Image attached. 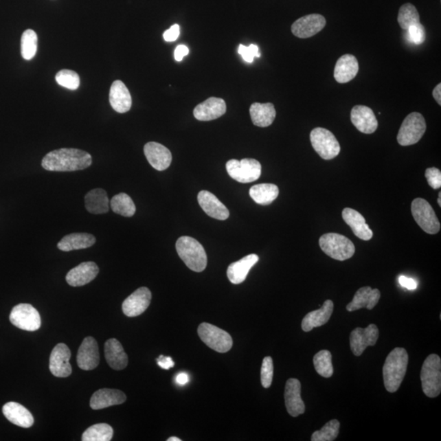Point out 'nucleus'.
I'll return each mask as SVG.
<instances>
[{
  "mask_svg": "<svg viewBox=\"0 0 441 441\" xmlns=\"http://www.w3.org/2000/svg\"><path fill=\"white\" fill-rule=\"evenodd\" d=\"M90 154L75 148H62L47 153L42 161V167L47 171L73 172L84 170L92 164Z\"/></svg>",
  "mask_w": 441,
  "mask_h": 441,
  "instance_id": "obj_1",
  "label": "nucleus"
},
{
  "mask_svg": "<svg viewBox=\"0 0 441 441\" xmlns=\"http://www.w3.org/2000/svg\"><path fill=\"white\" fill-rule=\"evenodd\" d=\"M409 354L405 348H396L389 353L383 365L384 386L388 392L394 393L405 378Z\"/></svg>",
  "mask_w": 441,
  "mask_h": 441,
  "instance_id": "obj_2",
  "label": "nucleus"
},
{
  "mask_svg": "<svg viewBox=\"0 0 441 441\" xmlns=\"http://www.w3.org/2000/svg\"><path fill=\"white\" fill-rule=\"evenodd\" d=\"M176 249L180 258L190 269L196 272L205 271L207 254L200 242L190 236H181L177 240Z\"/></svg>",
  "mask_w": 441,
  "mask_h": 441,
  "instance_id": "obj_3",
  "label": "nucleus"
},
{
  "mask_svg": "<svg viewBox=\"0 0 441 441\" xmlns=\"http://www.w3.org/2000/svg\"><path fill=\"white\" fill-rule=\"evenodd\" d=\"M319 244L323 252L335 260H348L356 252L352 242L348 238L337 233L323 235L319 238Z\"/></svg>",
  "mask_w": 441,
  "mask_h": 441,
  "instance_id": "obj_4",
  "label": "nucleus"
},
{
  "mask_svg": "<svg viewBox=\"0 0 441 441\" xmlns=\"http://www.w3.org/2000/svg\"><path fill=\"white\" fill-rule=\"evenodd\" d=\"M422 391L429 398L438 397L441 392V360L438 354H431L423 363L421 370Z\"/></svg>",
  "mask_w": 441,
  "mask_h": 441,
  "instance_id": "obj_5",
  "label": "nucleus"
},
{
  "mask_svg": "<svg viewBox=\"0 0 441 441\" xmlns=\"http://www.w3.org/2000/svg\"><path fill=\"white\" fill-rule=\"evenodd\" d=\"M427 124L425 117L418 112H413L402 123L397 135L400 146H407L418 144L425 135Z\"/></svg>",
  "mask_w": 441,
  "mask_h": 441,
  "instance_id": "obj_6",
  "label": "nucleus"
},
{
  "mask_svg": "<svg viewBox=\"0 0 441 441\" xmlns=\"http://www.w3.org/2000/svg\"><path fill=\"white\" fill-rule=\"evenodd\" d=\"M311 145L317 153L326 161L338 157L341 151L340 144L330 131L315 128L310 134Z\"/></svg>",
  "mask_w": 441,
  "mask_h": 441,
  "instance_id": "obj_7",
  "label": "nucleus"
},
{
  "mask_svg": "<svg viewBox=\"0 0 441 441\" xmlns=\"http://www.w3.org/2000/svg\"><path fill=\"white\" fill-rule=\"evenodd\" d=\"M198 335L203 343L219 353H226L232 348L231 336L222 328L209 323H202L198 328Z\"/></svg>",
  "mask_w": 441,
  "mask_h": 441,
  "instance_id": "obj_8",
  "label": "nucleus"
},
{
  "mask_svg": "<svg viewBox=\"0 0 441 441\" xmlns=\"http://www.w3.org/2000/svg\"><path fill=\"white\" fill-rule=\"evenodd\" d=\"M228 174L241 183H250L257 181L262 174V166L256 159H243L239 161L231 159L226 164Z\"/></svg>",
  "mask_w": 441,
  "mask_h": 441,
  "instance_id": "obj_9",
  "label": "nucleus"
},
{
  "mask_svg": "<svg viewBox=\"0 0 441 441\" xmlns=\"http://www.w3.org/2000/svg\"><path fill=\"white\" fill-rule=\"evenodd\" d=\"M413 217L418 226L427 234L435 235L440 231V223L432 207L425 199L417 198L412 202Z\"/></svg>",
  "mask_w": 441,
  "mask_h": 441,
  "instance_id": "obj_10",
  "label": "nucleus"
},
{
  "mask_svg": "<svg viewBox=\"0 0 441 441\" xmlns=\"http://www.w3.org/2000/svg\"><path fill=\"white\" fill-rule=\"evenodd\" d=\"M10 319L14 326L25 331L34 332L41 326L40 313L33 306L27 304L15 306L11 311Z\"/></svg>",
  "mask_w": 441,
  "mask_h": 441,
  "instance_id": "obj_11",
  "label": "nucleus"
},
{
  "mask_svg": "<svg viewBox=\"0 0 441 441\" xmlns=\"http://www.w3.org/2000/svg\"><path fill=\"white\" fill-rule=\"evenodd\" d=\"M378 337L379 331L376 324H371L365 328H354L350 336V346L354 356L360 357L368 347H373Z\"/></svg>",
  "mask_w": 441,
  "mask_h": 441,
  "instance_id": "obj_12",
  "label": "nucleus"
},
{
  "mask_svg": "<svg viewBox=\"0 0 441 441\" xmlns=\"http://www.w3.org/2000/svg\"><path fill=\"white\" fill-rule=\"evenodd\" d=\"M71 353L66 344L59 343L51 353L49 370L57 378H67L72 373L70 364Z\"/></svg>",
  "mask_w": 441,
  "mask_h": 441,
  "instance_id": "obj_13",
  "label": "nucleus"
},
{
  "mask_svg": "<svg viewBox=\"0 0 441 441\" xmlns=\"http://www.w3.org/2000/svg\"><path fill=\"white\" fill-rule=\"evenodd\" d=\"M326 20L321 14H310L301 17L292 25V33L297 38H308L321 32L326 27Z\"/></svg>",
  "mask_w": 441,
  "mask_h": 441,
  "instance_id": "obj_14",
  "label": "nucleus"
},
{
  "mask_svg": "<svg viewBox=\"0 0 441 441\" xmlns=\"http://www.w3.org/2000/svg\"><path fill=\"white\" fill-rule=\"evenodd\" d=\"M150 301V289L141 287L124 300L122 305L123 313L128 317H138L149 308Z\"/></svg>",
  "mask_w": 441,
  "mask_h": 441,
  "instance_id": "obj_15",
  "label": "nucleus"
},
{
  "mask_svg": "<svg viewBox=\"0 0 441 441\" xmlns=\"http://www.w3.org/2000/svg\"><path fill=\"white\" fill-rule=\"evenodd\" d=\"M301 390V383L298 379L289 378L285 385V406L289 415L293 418L305 413V404L302 399Z\"/></svg>",
  "mask_w": 441,
  "mask_h": 441,
  "instance_id": "obj_16",
  "label": "nucleus"
},
{
  "mask_svg": "<svg viewBox=\"0 0 441 441\" xmlns=\"http://www.w3.org/2000/svg\"><path fill=\"white\" fill-rule=\"evenodd\" d=\"M100 362V354L97 341L87 337L80 345L77 354V364L81 370L89 371L96 369Z\"/></svg>",
  "mask_w": 441,
  "mask_h": 441,
  "instance_id": "obj_17",
  "label": "nucleus"
},
{
  "mask_svg": "<svg viewBox=\"0 0 441 441\" xmlns=\"http://www.w3.org/2000/svg\"><path fill=\"white\" fill-rule=\"evenodd\" d=\"M144 154L150 166L158 171L167 170L172 163L171 151L158 142H150L146 144Z\"/></svg>",
  "mask_w": 441,
  "mask_h": 441,
  "instance_id": "obj_18",
  "label": "nucleus"
},
{
  "mask_svg": "<svg viewBox=\"0 0 441 441\" xmlns=\"http://www.w3.org/2000/svg\"><path fill=\"white\" fill-rule=\"evenodd\" d=\"M351 120L359 131L371 134L377 131L378 120L371 108L365 106H356L352 108Z\"/></svg>",
  "mask_w": 441,
  "mask_h": 441,
  "instance_id": "obj_19",
  "label": "nucleus"
},
{
  "mask_svg": "<svg viewBox=\"0 0 441 441\" xmlns=\"http://www.w3.org/2000/svg\"><path fill=\"white\" fill-rule=\"evenodd\" d=\"M99 268L93 262H82L74 267L67 275V282L72 287H80L87 284L97 278Z\"/></svg>",
  "mask_w": 441,
  "mask_h": 441,
  "instance_id": "obj_20",
  "label": "nucleus"
},
{
  "mask_svg": "<svg viewBox=\"0 0 441 441\" xmlns=\"http://www.w3.org/2000/svg\"><path fill=\"white\" fill-rule=\"evenodd\" d=\"M227 111L226 102L222 98H210L206 101L199 104L194 108V118L200 121H210L218 119Z\"/></svg>",
  "mask_w": 441,
  "mask_h": 441,
  "instance_id": "obj_21",
  "label": "nucleus"
},
{
  "mask_svg": "<svg viewBox=\"0 0 441 441\" xmlns=\"http://www.w3.org/2000/svg\"><path fill=\"white\" fill-rule=\"evenodd\" d=\"M126 400L127 397L123 392L116 389H100L91 398L90 407L94 410L102 409L123 404Z\"/></svg>",
  "mask_w": 441,
  "mask_h": 441,
  "instance_id": "obj_22",
  "label": "nucleus"
},
{
  "mask_svg": "<svg viewBox=\"0 0 441 441\" xmlns=\"http://www.w3.org/2000/svg\"><path fill=\"white\" fill-rule=\"evenodd\" d=\"M198 202L202 210L211 218L224 220L230 216L227 207L210 192L202 191L199 193Z\"/></svg>",
  "mask_w": 441,
  "mask_h": 441,
  "instance_id": "obj_23",
  "label": "nucleus"
},
{
  "mask_svg": "<svg viewBox=\"0 0 441 441\" xmlns=\"http://www.w3.org/2000/svg\"><path fill=\"white\" fill-rule=\"evenodd\" d=\"M110 103L118 113H126L131 109L132 98L126 85L122 81L115 80L110 91Z\"/></svg>",
  "mask_w": 441,
  "mask_h": 441,
  "instance_id": "obj_24",
  "label": "nucleus"
},
{
  "mask_svg": "<svg viewBox=\"0 0 441 441\" xmlns=\"http://www.w3.org/2000/svg\"><path fill=\"white\" fill-rule=\"evenodd\" d=\"M344 222L348 225L354 235L362 240H370L373 238L374 233L363 216L357 210L346 207L343 211Z\"/></svg>",
  "mask_w": 441,
  "mask_h": 441,
  "instance_id": "obj_25",
  "label": "nucleus"
},
{
  "mask_svg": "<svg viewBox=\"0 0 441 441\" xmlns=\"http://www.w3.org/2000/svg\"><path fill=\"white\" fill-rule=\"evenodd\" d=\"M334 302L331 300H326L324 302L321 308L310 311L302 319V328L304 332H310L314 328L321 327L330 321L332 313H334Z\"/></svg>",
  "mask_w": 441,
  "mask_h": 441,
  "instance_id": "obj_26",
  "label": "nucleus"
},
{
  "mask_svg": "<svg viewBox=\"0 0 441 441\" xmlns=\"http://www.w3.org/2000/svg\"><path fill=\"white\" fill-rule=\"evenodd\" d=\"M381 293L378 289H372L370 286L363 287L354 294L353 299L347 306L348 311H354L362 308L373 310L378 304Z\"/></svg>",
  "mask_w": 441,
  "mask_h": 441,
  "instance_id": "obj_27",
  "label": "nucleus"
},
{
  "mask_svg": "<svg viewBox=\"0 0 441 441\" xmlns=\"http://www.w3.org/2000/svg\"><path fill=\"white\" fill-rule=\"evenodd\" d=\"M4 416L14 425L29 428L34 425V418L27 408L16 402H8L3 406Z\"/></svg>",
  "mask_w": 441,
  "mask_h": 441,
  "instance_id": "obj_28",
  "label": "nucleus"
},
{
  "mask_svg": "<svg viewBox=\"0 0 441 441\" xmlns=\"http://www.w3.org/2000/svg\"><path fill=\"white\" fill-rule=\"evenodd\" d=\"M359 71L358 60L354 56L345 54L338 60L335 68V79L339 84L352 80Z\"/></svg>",
  "mask_w": 441,
  "mask_h": 441,
  "instance_id": "obj_29",
  "label": "nucleus"
},
{
  "mask_svg": "<svg viewBox=\"0 0 441 441\" xmlns=\"http://www.w3.org/2000/svg\"><path fill=\"white\" fill-rule=\"evenodd\" d=\"M259 260L256 254H249L240 260L231 263L227 268V278L232 284L243 283L252 268Z\"/></svg>",
  "mask_w": 441,
  "mask_h": 441,
  "instance_id": "obj_30",
  "label": "nucleus"
},
{
  "mask_svg": "<svg viewBox=\"0 0 441 441\" xmlns=\"http://www.w3.org/2000/svg\"><path fill=\"white\" fill-rule=\"evenodd\" d=\"M105 357L107 364L115 370H122L128 365L127 354L117 339H111L106 341Z\"/></svg>",
  "mask_w": 441,
  "mask_h": 441,
  "instance_id": "obj_31",
  "label": "nucleus"
},
{
  "mask_svg": "<svg viewBox=\"0 0 441 441\" xmlns=\"http://www.w3.org/2000/svg\"><path fill=\"white\" fill-rule=\"evenodd\" d=\"M249 112L253 124L261 128L270 126L276 116L275 106L272 103L255 102L251 105Z\"/></svg>",
  "mask_w": 441,
  "mask_h": 441,
  "instance_id": "obj_32",
  "label": "nucleus"
},
{
  "mask_svg": "<svg viewBox=\"0 0 441 441\" xmlns=\"http://www.w3.org/2000/svg\"><path fill=\"white\" fill-rule=\"evenodd\" d=\"M96 243V238L89 233H72L58 242V248L64 252L90 248Z\"/></svg>",
  "mask_w": 441,
  "mask_h": 441,
  "instance_id": "obj_33",
  "label": "nucleus"
},
{
  "mask_svg": "<svg viewBox=\"0 0 441 441\" xmlns=\"http://www.w3.org/2000/svg\"><path fill=\"white\" fill-rule=\"evenodd\" d=\"M85 207L90 214H103L110 210V201L105 190L93 189L86 194Z\"/></svg>",
  "mask_w": 441,
  "mask_h": 441,
  "instance_id": "obj_34",
  "label": "nucleus"
},
{
  "mask_svg": "<svg viewBox=\"0 0 441 441\" xmlns=\"http://www.w3.org/2000/svg\"><path fill=\"white\" fill-rule=\"evenodd\" d=\"M249 196L258 205H269L278 197L279 188L271 183L255 185L250 188Z\"/></svg>",
  "mask_w": 441,
  "mask_h": 441,
  "instance_id": "obj_35",
  "label": "nucleus"
},
{
  "mask_svg": "<svg viewBox=\"0 0 441 441\" xmlns=\"http://www.w3.org/2000/svg\"><path fill=\"white\" fill-rule=\"evenodd\" d=\"M110 205L112 211L124 217H133L136 213V206L128 194L120 193L111 199Z\"/></svg>",
  "mask_w": 441,
  "mask_h": 441,
  "instance_id": "obj_36",
  "label": "nucleus"
},
{
  "mask_svg": "<svg viewBox=\"0 0 441 441\" xmlns=\"http://www.w3.org/2000/svg\"><path fill=\"white\" fill-rule=\"evenodd\" d=\"M114 430L106 423L91 426L82 436L83 441H110L113 438Z\"/></svg>",
  "mask_w": 441,
  "mask_h": 441,
  "instance_id": "obj_37",
  "label": "nucleus"
},
{
  "mask_svg": "<svg viewBox=\"0 0 441 441\" xmlns=\"http://www.w3.org/2000/svg\"><path fill=\"white\" fill-rule=\"evenodd\" d=\"M313 364L318 374L323 378H330L334 374V366L332 363V354L327 350H322L315 354Z\"/></svg>",
  "mask_w": 441,
  "mask_h": 441,
  "instance_id": "obj_38",
  "label": "nucleus"
},
{
  "mask_svg": "<svg viewBox=\"0 0 441 441\" xmlns=\"http://www.w3.org/2000/svg\"><path fill=\"white\" fill-rule=\"evenodd\" d=\"M397 21L402 29L408 30L411 25L420 23V16L417 8L408 3L400 7Z\"/></svg>",
  "mask_w": 441,
  "mask_h": 441,
  "instance_id": "obj_39",
  "label": "nucleus"
},
{
  "mask_svg": "<svg viewBox=\"0 0 441 441\" xmlns=\"http://www.w3.org/2000/svg\"><path fill=\"white\" fill-rule=\"evenodd\" d=\"M38 36L33 30L28 29L21 36V56L25 60H32L37 53Z\"/></svg>",
  "mask_w": 441,
  "mask_h": 441,
  "instance_id": "obj_40",
  "label": "nucleus"
},
{
  "mask_svg": "<svg viewBox=\"0 0 441 441\" xmlns=\"http://www.w3.org/2000/svg\"><path fill=\"white\" fill-rule=\"evenodd\" d=\"M340 422L337 419L328 422L321 430L315 431L311 436V441H332L339 434Z\"/></svg>",
  "mask_w": 441,
  "mask_h": 441,
  "instance_id": "obj_41",
  "label": "nucleus"
},
{
  "mask_svg": "<svg viewBox=\"0 0 441 441\" xmlns=\"http://www.w3.org/2000/svg\"><path fill=\"white\" fill-rule=\"evenodd\" d=\"M56 81L63 87L76 90L80 87V79L79 75L75 71L70 70L60 71L56 75Z\"/></svg>",
  "mask_w": 441,
  "mask_h": 441,
  "instance_id": "obj_42",
  "label": "nucleus"
},
{
  "mask_svg": "<svg viewBox=\"0 0 441 441\" xmlns=\"http://www.w3.org/2000/svg\"><path fill=\"white\" fill-rule=\"evenodd\" d=\"M274 365L273 360L271 357L263 359L261 369V383L264 388H269L273 380Z\"/></svg>",
  "mask_w": 441,
  "mask_h": 441,
  "instance_id": "obj_43",
  "label": "nucleus"
},
{
  "mask_svg": "<svg viewBox=\"0 0 441 441\" xmlns=\"http://www.w3.org/2000/svg\"><path fill=\"white\" fill-rule=\"evenodd\" d=\"M408 32L410 40H411L415 45H422L426 40L425 28L421 23L411 25V27L408 29Z\"/></svg>",
  "mask_w": 441,
  "mask_h": 441,
  "instance_id": "obj_44",
  "label": "nucleus"
},
{
  "mask_svg": "<svg viewBox=\"0 0 441 441\" xmlns=\"http://www.w3.org/2000/svg\"><path fill=\"white\" fill-rule=\"evenodd\" d=\"M238 52H239V54L245 62L248 63H252L255 58L261 57L258 47L255 45H250L249 47L240 45Z\"/></svg>",
  "mask_w": 441,
  "mask_h": 441,
  "instance_id": "obj_45",
  "label": "nucleus"
},
{
  "mask_svg": "<svg viewBox=\"0 0 441 441\" xmlns=\"http://www.w3.org/2000/svg\"><path fill=\"white\" fill-rule=\"evenodd\" d=\"M426 179L431 188L440 189L441 187V172L438 168H429L425 172Z\"/></svg>",
  "mask_w": 441,
  "mask_h": 441,
  "instance_id": "obj_46",
  "label": "nucleus"
},
{
  "mask_svg": "<svg viewBox=\"0 0 441 441\" xmlns=\"http://www.w3.org/2000/svg\"><path fill=\"white\" fill-rule=\"evenodd\" d=\"M180 36V27L179 25L175 24L172 25V27L167 30L166 32L163 33V40L166 42H174L177 40V38Z\"/></svg>",
  "mask_w": 441,
  "mask_h": 441,
  "instance_id": "obj_47",
  "label": "nucleus"
},
{
  "mask_svg": "<svg viewBox=\"0 0 441 441\" xmlns=\"http://www.w3.org/2000/svg\"><path fill=\"white\" fill-rule=\"evenodd\" d=\"M399 283L402 287L407 289L409 291H414L418 287L416 281L411 278H406L405 275L400 276Z\"/></svg>",
  "mask_w": 441,
  "mask_h": 441,
  "instance_id": "obj_48",
  "label": "nucleus"
},
{
  "mask_svg": "<svg viewBox=\"0 0 441 441\" xmlns=\"http://www.w3.org/2000/svg\"><path fill=\"white\" fill-rule=\"evenodd\" d=\"M157 361L158 365L163 370H168L174 366V362L172 360L171 357L159 356V358L157 359Z\"/></svg>",
  "mask_w": 441,
  "mask_h": 441,
  "instance_id": "obj_49",
  "label": "nucleus"
},
{
  "mask_svg": "<svg viewBox=\"0 0 441 441\" xmlns=\"http://www.w3.org/2000/svg\"><path fill=\"white\" fill-rule=\"evenodd\" d=\"M189 54V49L185 45H179L174 52V58L177 62H181L185 56Z\"/></svg>",
  "mask_w": 441,
  "mask_h": 441,
  "instance_id": "obj_50",
  "label": "nucleus"
},
{
  "mask_svg": "<svg viewBox=\"0 0 441 441\" xmlns=\"http://www.w3.org/2000/svg\"><path fill=\"white\" fill-rule=\"evenodd\" d=\"M175 381L180 386H184L189 383V375L185 373H180L176 376Z\"/></svg>",
  "mask_w": 441,
  "mask_h": 441,
  "instance_id": "obj_51",
  "label": "nucleus"
},
{
  "mask_svg": "<svg viewBox=\"0 0 441 441\" xmlns=\"http://www.w3.org/2000/svg\"><path fill=\"white\" fill-rule=\"evenodd\" d=\"M441 84H439L438 85L436 86V88L433 90V93H432V95H433V98H435V100L436 102L439 104V105H441Z\"/></svg>",
  "mask_w": 441,
  "mask_h": 441,
  "instance_id": "obj_52",
  "label": "nucleus"
},
{
  "mask_svg": "<svg viewBox=\"0 0 441 441\" xmlns=\"http://www.w3.org/2000/svg\"><path fill=\"white\" fill-rule=\"evenodd\" d=\"M167 440L168 441H181V440L177 438H174V436H172V438H168Z\"/></svg>",
  "mask_w": 441,
  "mask_h": 441,
  "instance_id": "obj_53",
  "label": "nucleus"
},
{
  "mask_svg": "<svg viewBox=\"0 0 441 441\" xmlns=\"http://www.w3.org/2000/svg\"><path fill=\"white\" fill-rule=\"evenodd\" d=\"M440 198H441V193L440 192L439 193V198H438V204H439L440 207L441 206V199Z\"/></svg>",
  "mask_w": 441,
  "mask_h": 441,
  "instance_id": "obj_54",
  "label": "nucleus"
}]
</instances>
